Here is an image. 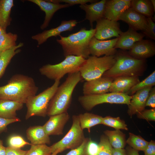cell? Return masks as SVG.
<instances>
[{
  "label": "cell",
  "instance_id": "9c48e42d",
  "mask_svg": "<svg viewBox=\"0 0 155 155\" xmlns=\"http://www.w3.org/2000/svg\"><path fill=\"white\" fill-rule=\"evenodd\" d=\"M71 126L67 134L58 142L51 146L52 153L56 151L59 153L68 149L75 148L80 146L85 137L81 127L78 115L72 117Z\"/></svg>",
  "mask_w": 155,
  "mask_h": 155
},
{
  "label": "cell",
  "instance_id": "bcb514c9",
  "mask_svg": "<svg viewBox=\"0 0 155 155\" xmlns=\"http://www.w3.org/2000/svg\"><path fill=\"white\" fill-rule=\"evenodd\" d=\"M113 155H127L125 149H115L113 148Z\"/></svg>",
  "mask_w": 155,
  "mask_h": 155
},
{
  "label": "cell",
  "instance_id": "681fc988",
  "mask_svg": "<svg viewBox=\"0 0 155 155\" xmlns=\"http://www.w3.org/2000/svg\"><path fill=\"white\" fill-rule=\"evenodd\" d=\"M5 33H6V31H5L0 26V36Z\"/></svg>",
  "mask_w": 155,
  "mask_h": 155
},
{
  "label": "cell",
  "instance_id": "1f68e13d",
  "mask_svg": "<svg viewBox=\"0 0 155 155\" xmlns=\"http://www.w3.org/2000/svg\"><path fill=\"white\" fill-rule=\"evenodd\" d=\"M155 85V71H154L144 80L135 85L125 94L131 96L140 90L149 87H152Z\"/></svg>",
  "mask_w": 155,
  "mask_h": 155
},
{
  "label": "cell",
  "instance_id": "c3c4849f",
  "mask_svg": "<svg viewBox=\"0 0 155 155\" xmlns=\"http://www.w3.org/2000/svg\"><path fill=\"white\" fill-rule=\"evenodd\" d=\"M6 147L3 145V141L0 140V155H6Z\"/></svg>",
  "mask_w": 155,
  "mask_h": 155
},
{
  "label": "cell",
  "instance_id": "8fae6325",
  "mask_svg": "<svg viewBox=\"0 0 155 155\" xmlns=\"http://www.w3.org/2000/svg\"><path fill=\"white\" fill-rule=\"evenodd\" d=\"M118 38L107 40H98L94 37L90 40L89 46L90 54L99 57L100 56L114 55L117 51L115 46Z\"/></svg>",
  "mask_w": 155,
  "mask_h": 155
},
{
  "label": "cell",
  "instance_id": "3957f363",
  "mask_svg": "<svg viewBox=\"0 0 155 155\" xmlns=\"http://www.w3.org/2000/svg\"><path fill=\"white\" fill-rule=\"evenodd\" d=\"M95 32V29L92 28L89 30L82 28L67 37L60 35V39H57V41L61 46L65 57L73 55L87 59L90 55L89 44Z\"/></svg>",
  "mask_w": 155,
  "mask_h": 155
},
{
  "label": "cell",
  "instance_id": "d590c367",
  "mask_svg": "<svg viewBox=\"0 0 155 155\" xmlns=\"http://www.w3.org/2000/svg\"><path fill=\"white\" fill-rule=\"evenodd\" d=\"M8 146L16 148H20L26 145H31L21 136L13 135L10 136L7 140Z\"/></svg>",
  "mask_w": 155,
  "mask_h": 155
},
{
  "label": "cell",
  "instance_id": "816d5d0a",
  "mask_svg": "<svg viewBox=\"0 0 155 155\" xmlns=\"http://www.w3.org/2000/svg\"><path fill=\"white\" fill-rule=\"evenodd\" d=\"M59 153L58 151H56L52 153L51 155H57Z\"/></svg>",
  "mask_w": 155,
  "mask_h": 155
},
{
  "label": "cell",
  "instance_id": "cb8c5ba5",
  "mask_svg": "<svg viewBox=\"0 0 155 155\" xmlns=\"http://www.w3.org/2000/svg\"><path fill=\"white\" fill-rule=\"evenodd\" d=\"M23 104L10 100L0 99V117L7 119L17 118L16 112L23 108Z\"/></svg>",
  "mask_w": 155,
  "mask_h": 155
},
{
  "label": "cell",
  "instance_id": "44dd1931",
  "mask_svg": "<svg viewBox=\"0 0 155 155\" xmlns=\"http://www.w3.org/2000/svg\"><path fill=\"white\" fill-rule=\"evenodd\" d=\"M145 36L142 33L129 27L128 30L123 32L118 38L115 48L123 50H129L137 42L143 39Z\"/></svg>",
  "mask_w": 155,
  "mask_h": 155
},
{
  "label": "cell",
  "instance_id": "5bb4252c",
  "mask_svg": "<svg viewBox=\"0 0 155 155\" xmlns=\"http://www.w3.org/2000/svg\"><path fill=\"white\" fill-rule=\"evenodd\" d=\"M131 0H106L104 18L109 20L117 21L121 15L130 8Z\"/></svg>",
  "mask_w": 155,
  "mask_h": 155
},
{
  "label": "cell",
  "instance_id": "52a82bcc",
  "mask_svg": "<svg viewBox=\"0 0 155 155\" xmlns=\"http://www.w3.org/2000/svg\"><path fill=\"white\" fill-rule=\"evenodd\" d=\"M60 84V80L55 81L51 86L28 100L25 104L27 108L26 120L32 116L45 117L47 115L49 102Z\"/></svg>",
  "mask_w": 155,
  "mask_h": 155
},
{
  "label": "cell",
  "instance_id": "9a60e30c",
  "mask_svg": "<svg viewBox=\"0 0 155 155\" xmlns=\"http://www.w3.org/2000/svg\"><path fill=\"white\" fill-rule=\"evenodd\" d=\"M69 118L67 112L51 116L43 127L49 136L62 135L64 127Z\"/></svg>",
  "mask_w": 155,
  "mask_h": 155
},
{
  "label": "cell",
  "instance_id": "83f0119b",
  "mask_svg": "<svg viewBox=\"0 0 155 155\" xmlns=\"http://www.w3.org/2000/svg\"><path fill=\"white\" fill-rule=\"evenodd\" d=\"M104 133L108 138L112 147L115 149L124 148L126 142L125 135L120 130H106Z\"/></svg>",
  "mask_w": 155,
  "mask_h": 155
},
{
  "label": "cell",
  "instance_id": "7a4b0ae2",
  "mask_svg": "<svg viewBox=\"0 0 155 155\" xmlns=\"http://www.w3.org/2000/svg\"><path fill=\"white\" fill-rule=\"evenodd\" d=\"M82 79L79 71L68 74L65 81L59 86L51 99L47 115L50 117L67 112L71 103L73 91Z\"/></svg>",
  "mask_w": 155,
  "mask_h": 155
},
{
  "label": "cell",
  "instance_id": "60d3db41",
  "mask_svg": "<svg viewBox=\"0 0 155 155\" xmlns=\"http://www.w3.org/2000/svg\"><path fill=\"white\" fill-rule=\"evenodd\" d=\"M49 1L51 2L56 3L64 2L65 3L69 4L71 6L76 4L83 5L86 4L89 2L91 3L98 1L95 0H53Z\"/></svg>",
  "mask_w": 155,
  "mask_h": 155
},
{
  "label": "cell",
  "instance_id": "7dc6e473",
  "mask_svg": "<svg viewBox=\"0 0 155 155\" xmlns=\"http://www.w3.org/2000/svg\"><path fill=\"white\" fill-rule=\"evenodd\" d=\"M125 150L127 155H139L138 151L133 149L129 146H127Z\"/></svg>",
  "mask_w": 155,
  "mask_h": 155
},
{
  "label": "cell",
  "instance_id": "7c38bea8",
  "mask_svg": "<svg viewBox=\"0 0 155 155\" xmlns=\"http://www.w3.org/2000/svg\"><path fill=\"white\" fill-rule=\"evenodd\" d=\"M113 79L102 76L86 81L83 87L84 95L102 94L108 93Z\"/></svg>",
  "mask_w": 155,
  "mask_h": 155
},
{
  "label": "cell",
  "instance_id": "603a6c76",
  "mask_svg": "<svg viewBox=\"0 0 155 155\" xmlns=\"http://www.w3.org/2000/svg\"><path fill=\"white\" fill-rule=\"evenodd\" d=\"M26 136L31 145L49 144V136L45 131L43 126H30L26 131Z\"/></svg>",
  "mask_w": 155,
  "mask_h": 155
},
{
  "label": "cell",
  "instance_id": "4316f807",
  "mask_svg": "<svg viewBox=\"0 0 155 155\" xmlns=\"http://www.w3.org/2000/svg\"><path fill=\"white\" fill-rule=\"evenodd\" d=\"M81 129H87L89 133L90 128L96 125L101 124L103 117L100 115L89 113L78 115Z\"/></svg>",
  "mask_w": 155,
  "mask_h": 155
},
{
  "label": "cell",
  "instance_id": "4fadbf2b",
  "mask_svg": "<svg viewBox=\"0 0 155 155\" xmlns=\"http://www.w3.org/2000/svg\"><path fill=\"white\" fill-rule=\"evenodd\" d=\"M78 23L75 20L63 21L57 27L45 30L42 33L33 36L32 38L37 41L38 45H40L51 37L59 36L63 32L71 31Z\"/></svg>",
  "mask_w": 155,
  "mask_h": 155
},
{
  "label": "cell",
  "instance_id": "30bf717a",
  "mask_svg": "<svg viewBox=\"0 0 155 155\" xmlns=\"http://www.w3.org/2000/svg\"><path fill=\"white\" fill-rule=\"evenodd\" d=\"M94 37L100 40H105L113 37L119 38L123 32L119 22L104 18L96 21Z\"/></svg>",
  "mask_w": 155,
  "mask_h": 155
},
{
  "label": "cell",
  "instance_id": "ee69618b",
  "mask_svg": "<svg viewBox=\"0 0 155 155\" xmlns=\"http://www.w3.org/2000/svg\"><path fill=\"white\" fill-rule=\"evenodd\" d=\"M27 151L20 148H12L9 146L6 147V155H25Z\"/></svg>",
  "mask_w": 155,
  "mask_h": 155
},
{
  "label": "cell",
  "instance_id": "f546056e",
  "mask_svg": "<svg viewBox=\"0 0 155 155\" xmlns=\"http://www.w3.org/2000/svg\"><path fill=\"white\" fill-rule=\"evenodd\" d=\"M18 35L11 32L5 33L0 36V52L11 49L16 46Z\"/></svg>",
  "mask_w": 155,
  "mask_h": 155
},
{
  "label": "cell",
  "instance_id": "8992f818",
  "mask_svg": "<svg viewBox=\"0 0 155 155\" xmlns=\"http://www.w3.org/2000/svg\"><path fill=\"white\" fill-rule=\"evenodd\" d=\"M115 61V55L99 57L89 56L79 70L82 79L88 81L102 77L113 65Z\"/></svg>",
  "mask_w": 155,
  "mask_h": 155
},
{
  "label": "cell",
  "instance_id": "e0dca14e",
  "mask_svg": "<svg viewBox=\"0 0 155 155\" xmlns=\"http://www.w3.org/2000/svg\"><path fill=\"white\" fill-rule=\"evenodd\" d=\"M119 20L127 23L130 27L136 31L144 30L147 25V18L129 8L120 16Z\"/></svg>",
  "mask_w": 155,
  "mask_h": 155
},
{
  "label": "cell",
  "instance_id": "484cf974",
  "mask_svg": "<svg viewBox=\"0 0 155 155\" xmlns=\"http://www.w3.org/2000/svg\"><path fill=\"white\" fill-rule=\"evenodd\" d=\"M130 8L146 18L152 17L155 11L149 0H132Z\"/></svg>",
  "mask_w": 155,
  "mask_h": 155
},
{
  "label": "cell",
  "instance_id": "2e32d148",
  "mask_svg": "<svg viewBox=\"0 0 155 155\" xmlns=\"http://www.w3.org/2000/svg\"><path fill=\"white\" fill-rule=\"evenodd\" d=\"M128 53L135 59H146L155 55V43L151 40L143 39L136 42Z\"/></svg>",
  "mask_w": 155,
  "mask_h": 155
},
{
  "label": "cell",
  "instance_id": "f5cc1de1",
  "mask_svg": "<svg viewBox=\"0 0 155 155\" xmlns=\"http://www.w3.org/2000/svg\"><path fill=\"white\" fill-rule=\"evenodd\" d=\"M2 52H0V55H1V54Z\"/></svg>",
  "mask_w": 155,
  "mask_h": 155
},
{
  "label": "cell",
  "instance_id": "ac0fdd59",
  "mask_svg": "<svg viewBox=\"0 0 155 155\" xmlns=\"http://www.w3.org/2000/svg\"><path fill=\"white\" fill-rule=\"evenodd\" d=\"M106 0L81 5L80 7L86 13L85 19L88 20L92 28L93 23L104 18L105 4Z\"/></svg>",
  "mask_w": 155,
  "mask_h": 155
},
{
  "label": "cell",
  "instance_id": "5b68a950",
  "mask_svg": "<svg viewBox=\"0 0 155 155\" xmlns=\"http://www.w3.org/2000/svg\"><path fill=\"white\" fill-rule=\"evenodd\" d=\"M86 59L81 56H68L60 63L42 66L39 68V71L42 75L50 80H60L67 74L79 71Z\"/></svg>",
  "mask_w": 155,
  "mask_h": 155
},
{
  "label": "cell",
  "instance_id": "277c9868",
  "mask_svg": "<svg viewBox=\"0 0 155 155\" xmlns=\"http://www.w3.org/2000/svg\"><path fill=\"white\" fill-rule=\"evenodd\" d=\"M115 62L102 76L113 79L123 76H138L142 75L146 68V59H135L124 51L117 52Z\"/></svg>",
  "mask_w": 155,
  "mask_h": 155
},
{
  "label": "cell",
  "instance_id": "e575fe53",
  "mask_svg": "<svg viewBox=\"0 0 155 155\" xmlns=\"http://www.w3.org/2000/svg\"><path fill=\"white\" fill-rule=\"evenodd\" d=\"M98 144L99 151L97 155H113V147L105 135L101 136Z\"/></svg>",
  "mask_w": 155,
  "mask_h": 155
},
{
  "label": "cell",
  "instance_id": "f1b7e54d",
  "mask_svg": "<svg viewBox=\"0 0 155 155\" xmlns=\"http://www.w3.org/2000/svg\"><path fill=\"white\" fill-rule=\"evenodd\" d=\"M23 45V43L20 42L13 48L1 53L0 55V78L3 75L12 59L20 52V50L19 48Z\"/></svg>",
  "mask_w": 155,
  "mask_h": 155
},
{
  "label": "cell",
  "instance_id": "f35d334b",
  "mask_svg": "<svg viewBox=\"0 0 155 155\" xmlns=\"http://www.w3.org/2000/svg\"><path fill=\"white\" fill-rule=\"evenodd\" d=\"M137 117L140 119L149 121H155V108L150 109H144L137 113Z\"/></svg>",
  "mask_w": 155,
  "mask_h": 155
},
{
  "label": "cell",
  "instance_id": "d4e9b609",
  "mask_svg": "<svg viewBox=\"0 0 155 155\" xmlns=\"http://www.w3.org/2000/svg\"><path fill=\"white\" fill-rule=\"evenodd\" d=\"M13 6V0H0V26L5 31L11 20L10 13Z\"/></svg>",
  "mask_w": 155,
  "mask_h": 155
},
{
  "label": "cell",
  "instance_id": "ab89813d",
  "mask_svg": "<svg viewBox=\"0 0 155 155\" xmlns=\"http://www.w3.org/2000/svg\"><path fill=\"white\" fill-rule=\"evenodd\" d=\"M20 121L18 117L13 119H7L0 117V134L7 131V126L10 124Z\"/></svg>",
  "mask_w": 155,
  "mask_h": 155
},
{
  "label": "cell",
  "instance_id": "ffe728a7",
  "mask_svg": "<svg viewBox=\"0 0 155 155\" xmlns=\"http://www.w3.org/2000/svg\"><path fill=\"white\" fill-rule=\"evenodd\" d=\"M152 88L149 87L140 90L132 96L127 111L131 117L145 109L149 92Z\"/></svg>",
  "mask_w": 155,
  "mask_h": 155
},
{
  "label": "cell",
  "instance_id": "4dcf8cb0",
  "mask_svg": "<svg viewBox=\"0 0 155 155\" xmlns=\"http://www.w3.org/2000/svg\"><path fill=\"white\" fill-rule=\"evenodd\" d=\"M126 143L133 149L137 151H144L149 142L141 136L129 133V137L126 140Z\"/></svg>",
  "mask_w": 155,
  "mask_h": 155
},
{
  "label": "cell",
  "instance_id": "7bdbcfd3",
  "mask_svg": "<svg viewBox=\"0 0 155 155\" xmlns=\"http://www.w3.org/2000/svg\"><path fill=\"white\" fill-rule=\"evenodd\" d=\"M155 108V88H152L150 91L146 100V106Z\"/></svg>",
  "mask_w": 155,
  "mask_h": 155
},
{
  "label": "cell",
  "instance_id": "836d02e7",
  "mask_svg": "<svg viewBox=\"0 0 155 155\" xmlns=\"http://www.w3.org/2000/svg\"><path fill=\"white\" fill-rule=\"evenodd\" d=\"M31 146L25 155H51L52 154L50 147L46 144H32Z\"/></svg>",
  "mask_w": 155,
  "mask_h": 155
},
{
  "label": "cell",
  "instance_id": "ba28073f",
  "mask_svg": "<svg viewBox=\"0 0 155 155\" xmlns=\"http://www.w3.org/2000/svg\"><path fill=\"white\" fill-rule=\"evenodd\" d=\"M132 98V96L125 93L110 92L83 95L80 96L78 100L85 110L90 111L96 106L104 103L126 104L128 106Z\"/></svg>",
  "mask_w": 155,
  "mask_h": 155
},
{
  "label": "cell",
  "instance_id": "d6a6232c",
  "mask_svg": "<svg viewBox=\"0 0 155 155\" xmlns=\"http://www.w3.org/2000/svg\"><path fill=\"white\" fill-rule=\"evenodd\" d=\"M101 124L114 128L115 130H128L127 125L125 121L121 119L119 117H114L108 116L103 117Z\"/></svg>",
  "mask_w": 155,
  "mask_h": 155
},
{
  "label": "cell",
  "instance_id": "8d00e7d4",
  "mask_svg": "<svg viewBox=\"0 0 155 155\" xmlns=\"http://www.w3.org/2000/svg\"><path fill=\"white\" fill-rule=\"evenodd\" d=\"M152 17L147 18V25L146 29L142 32L145 36L155 40V24Z\"/></svg>",
  "mask_w": 155,
  "mask_h": 155
},
{
  "label": "cell",
  "instance_id": "6da1fadb",
  "mask_svg": "<svg viewBox=\"0 0 155 155\" xmlns=\"http://www.w3.org/2000/svg\"><path fill=\"white\" fill-rule=\"evenodd\" d=\"M38 88L34 79L22 74L13 75L5 85L0 86V99L26 104L36 95Z\"/></svg>",
  "mask_w": 155,
  "mask_h": 155
},
{
  "label": "cell",
  "instance_id": "f6af8a7d",
  "mask_svg": "<svg viewBox=\"0 0 155 155\" xmlns=\"http://www.w3.org/2000/svg\"><path fill=\"white\" fill-rule=\"evenodd\" d=\"M144 155H155V142L151 140L143 151Z\"/></svg>",
  "mask_w": 155,
  "mask_h": 155
},
{
  "label": "cell",
  "instance_id": "d6986e66",
  "mask_svg": "<svg viewBox=\"0 0 155 155\" xmlns=\"http://www.w3.org/2000/svg\"><path fill=\"white\" fill-rule=\"evenodd\" d=\"M28 1L36 4L45 13L44 20L40 27L42 30L44 29L48 26L51 20L57 11L60 9L71 6L68 4L54 3L49 0H29Z\"/></svg>",
  "mask_w": 155,
  "mask_h": 155
},
{
  "label": "cell",
  "instance_id": "f907efd6",
  "mask_svg": "<svg viewBox=\"0 0 155 155\" xmlns=\"http://www.w3.org/2000/svg\"><path fill=\"white\" fill-rule=\"evenodd\" d=\"M152 4L154 10L155 11V0H150Z\"/></svg>",
  "mask_w": 155,
  "mask_h": 155
},
{
  "label": "cell",
  "instance_id": "7402d4cb",
  "mask_svg": "<svg viewBox=\"0 0 155 155\" xmlns=\"http://www.w3.org/2000/svg\"><path fill=\"white\" fill-rule=\"evenodd\" d=\"M138 76H123L114 79L109 89L111 92L126 93L140 82Z\"/></svg>",
  "mask_w": 155,
  "mask_h": 155
},
{
  "label": "cell",
  "instance_id": "b9f144b4",
  "mask_svg": "<svg viewBox=\"0 0 155 155\" xmlns=\"http://www.w3.org/2000/svg\"><path fill=\"white\" fill-rule=\"evenodd\" d=\"M88 155H97L99 151V145L90 138L87 147Z\"/></svg>",
  "mask_w": 155,
  "mask_h": 155
},
{
  "label": "cell",
  "instance_id": "74e56055",
  "mask_svg": "<svg viewBox=\"0 0 155 155\" xmlns=\"http://www.w3.org/2000/svg\"><path fill=\"white\" fill-rule=\"evenodd\" d=\"M90 138H85L83 142L79 147L71 150L64 155H88L87 145Z\"/></svg>",
  "mask_w": 155,
  "mask_h": 155
}]
</instances>
